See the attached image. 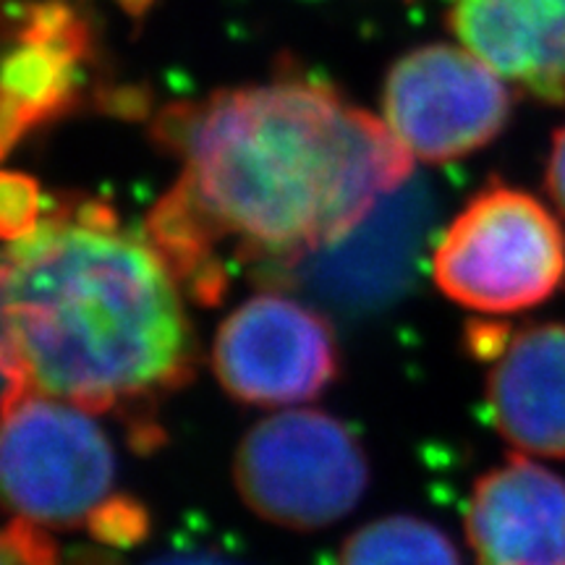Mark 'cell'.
<instances>
[{
	"mask_svg": "<svg viewBox=\"0 0 565 565\" xmlns=\"http://www.w3.org/2000/svg\"><path fill=\"white\" fill-rule=\"evenodd\" d=\"M154 137L183 158L147 215V242L202 303L225 291L223 242L244 259H296L349 238L412 179L391 126L324 84L288 79L173 105Z\"/></svg>",
	"mask_w": 565,
	"mask_h": 565,
	"instance_id": "cell-1",
	"label": "cell"
},
{
	"mask_svg": "<svg viewBox=\"0 0 565 565\" xmlns=\"http://www.w3.org/2000/svg\"><path fill=\"white\" fill-rule=\"evenodd\" d=\"M0 294L3 408L40 393L103 414L192 377L179 280L108 204L45 210L9 242Z\"/></svg>",
	"mask_w": 565,
	"mask_h": 565,
	"instance_id": "cell-2",
	"label": "cell"
},
{
	"mask_svg": "<svg viewBox=\"0 0 565 565\" xmlns=\"http://www.w3.org/2000/svg\"><path fill=\"white\" fill-rule=\"evenodd\" d=\"M433 273L440 291L471 312H524L563 286V228L536 196L492 183L445 228Z\"/></svg>",
	"mask_w": 565,
	"mask_h": 565,
	"instance_id": "cell-3",
	"label": "cell"
},
{
	"mask_svg": "<svg viewBox=\"0 0 565 565\" xmlns=\"http://www.w3.org/2000/svg\"><path fill=\"white\" fill-rule=\"evenodd\" d=\"M233 482L252 513L315 532L349 515L370 484L356 437L335 416L291 408L257 422L233 458Z\"/></svg>",
	"mask_w": 565,
	"mask_h": 565,
	"instance_id": "cell-4",
	"label": "cell"
},
{
	"mask_svg": "<svg viewBox=\"0 0 565 565\" xmlns=\"http://www.w3.org/2000/svg\"><path fill=\"white\" fill-rule=\"evenodd\" d=\"M116 458L87 408L30 393L3 408L0 484L17 519L68 529L108 500Z\"/></svg>",
	"mask_w": 565,
	"mask_h": 565,
	"instance_id": "cell-5",
	"label": "cell"
},
{
	"mask_svg": "<svg viewBox=\"0 0 565 565\" xmlns=\"http://www.w3.org/2000/svg\"><path fill=\"white\" fill-rule=\"evenodd\" d=\"M385 118L406 150L424 162H448L503 131L511 92L503 76L466 47H416L385 79Z\"/></svg>",
	"mask_w": 565,
	"mask_h": 565,
	"instance_id": "cell-6",
	"label": "cell"
},
{
	"mask_svg": "<svg viewBox=\"0 0 565 565\" xmlns=\"http://www.w3.org/2000/svg\"><path fill=\"white\" fill-rule=\"evenodd\" d=\"M212 370L225 393L244 404H301L335 377L333 330L299 301L278 294L252 296L217 330Z\"/></svg>",
	"mask_w": 565,
	"mask_h": 565,
	"instance_id": "cell-7",
	"label": "cell"
},
{
	"mask_svg": "<svg viewBox=\"0 0 565 565\" xmlns=\"http://www.w3.org/2000/svg\"><path fill=\"white\" fill-rule=\"evenodd\" d=\"M89 55V30L71 6L63 0L19 3L3 61V154H9L32 129L76 105L79 71Z\"/></svg>",
	"mask_w": 565,
	"mask_h": 565,
	"instance_id": "cell-8",
	"label": "cell"
},
{
	"mask_svg": "<svg viewBox=\"0 0 565 565\" xmlns=\"http://www.w3.org/2000/svg\"><path fill=\"white\" fill-rule=\"evenodd\" d=\"M466 536L477 565H565V482L513 456L475 484Z\"/></svg>",
	"mask_w": 565,
	"mask_h": 565,
	"instance_id": "cell-9",
	"label": "cell"
},
{
	"mask_svg": "<svg viewBox=\"0 0 565 565\" xmlns=\"http://www.w3.org/2000/svg\"><path fill=\"white\" fill-rule=\"evenodd\" d=\"M450 30L503 79L565 103V0H456Z\"/></svg>",
	"mask_w": 565,
	"mask_h": 565,
	"instance_id": "cell-10",
	"label": "cell"
},
{
	"mask_svg": "<svg viewBox=\"0 0 565 565\" xmlns=\"http://www.w3.org/2000/svg\"><path fill=\"white\" fill-rule=\"evenodd\" d=\"M492 422L524 456L565 458V324H536L500 351L487 380Z\"/></svg>",
	"mask_w": 565,
	"mask_h": 565,
	"instance_id": "cell-11",
	"label": "cell"
},
{
	"mask_svg": "<svg viewBox=\"0 0 565 565\" xmlns=\"http://www.w3.org/2000/svg\"><path fill=\"white\" fill-rule=\"evenodd\" d=\"M338 565H461L454 542L429 521L391 515L356 529Z\"/></svg>",
	"mask_w": 565,
	"mask_h": 565,
	"instance_id": "cell-12",
	"label": "cell"
},
{
	"mask_svg": "<svg viewBox=\"0 0 565 565\" xmlns=\"http://www.w3.org/2000/svg\"><path fill=\"white\" fill-rule=\"evenodd\" d=\"M45 217L40 183L26 173L6 171L0 179V231L6 242H17L38 228Z\"/></svg>",
	"mask_w": 565,
	"mask_h": 565,
	"instance_id": "cell-13",
	"label": "cell"
},
{
	"mask_svg": "<svg viewBox=\"0 0 565 565\" xmlns=\"http://www.w3.org/2000/svg\"><path fill=\"white\" fill-rule=\"evenodd\" d=\"M0 553V565H58L53 542L42 534V526L24 519H13L6 526Z\"/></svg>",
	"mask_w": 565,
	"mask_h": 565,
	"instance_id": "cell-14",
	"label": "cell"
},
{
	"mask_svg": "<svg viewBox=\"0 0 565 565\" xmlns=\"http://www.w3.org/2000/svg\"><path fill=\"white\" fill-rule=\"evenodd\" d=\"M87 524L97 540L110 542V545H129L145 534L147 515L139 505L126 503V500H108L89 515Z\"/></svg>",
	"mask_w": 565,
	"mask_h": 565,
	"instance_id": "cell-15",
	"label": "cell"
},
{
	"mask_svg": "<svg viewBox=\"0 0 565 565\" xmlns=\"http://www.w3.org/2000/svg\"><path fill=\"white\" fill-rule=\"evenodd\" d=\"M547 192L565 215V126L555 134L547 160Z\"/></svg>",
	"mask_w": 565,
	"mask_h": 565,
	"instance_id": "cell-16",
	"label": "cell"
},
{
	"mask_svg": "<svg viewBox=\"0 0 565 565\" xmlns=\"http://www.w3.org/2000/svg\"><path fill=\"white\" fill-rule=\"evenodd\" d=\"M145 565H238L217 553H204V550H179V553H166Z\"/></svg>",
	"mask_w": 565,
	"mask_h": 565,
	"instance_id": "cell-17",
	"label": "cell"
},
{
	"mask_svg": "<svg viewBox=\"0 0 565 565\" xmlns=\"http://www.w3.org/2000/svg\"><path fill=\"white\" fill-rule=\"evenodd\" d=\"M116 3L121 6L126 13H131L134 19H141L152 6V0H116Z\"/></svg>",
	"mask_w": 565,
	"mask_h": 565,
	"instance_id": "cell-18",
	"label": "cell"
}]
</instances>
